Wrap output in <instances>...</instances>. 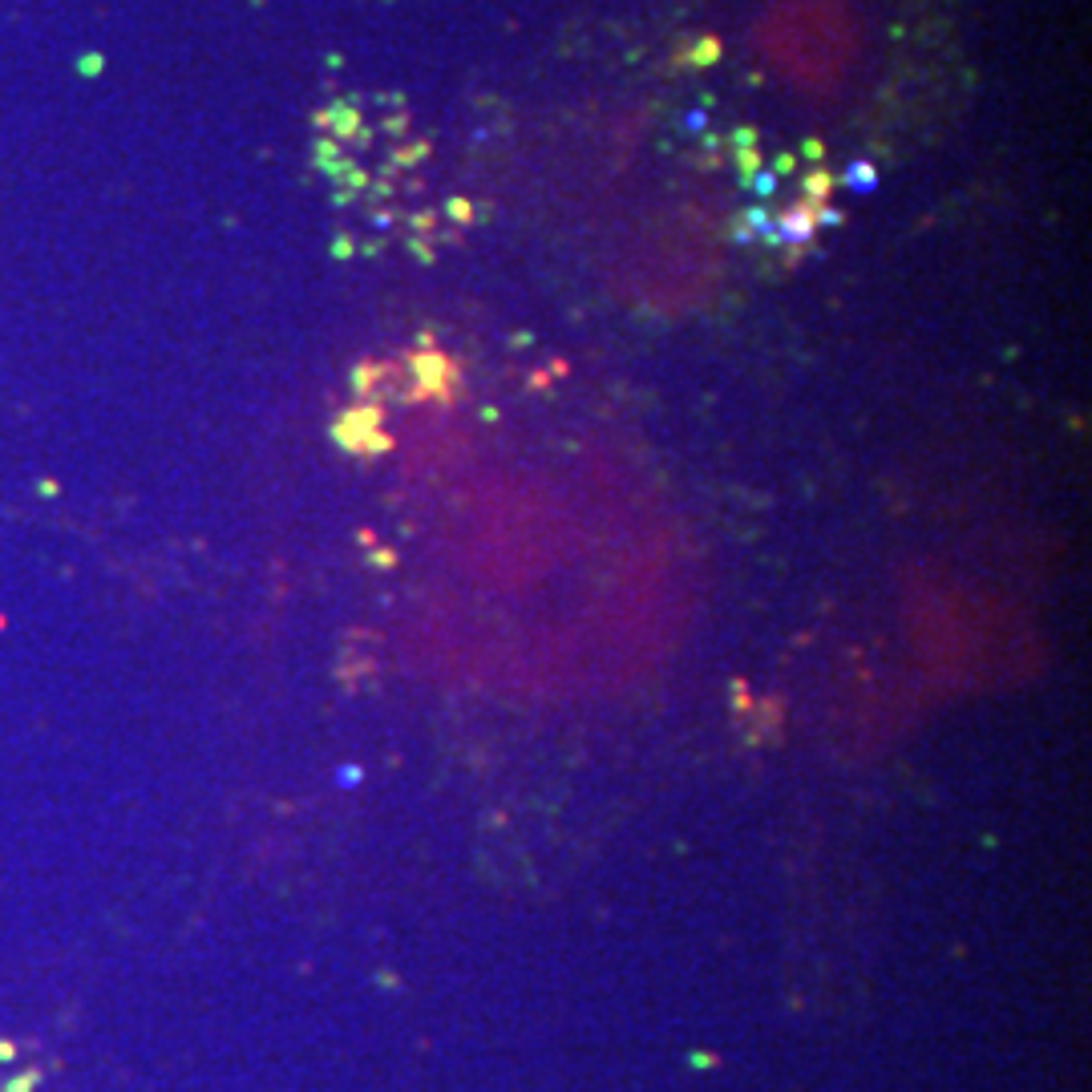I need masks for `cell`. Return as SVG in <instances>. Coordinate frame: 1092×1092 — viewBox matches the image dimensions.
<instances>
[{
    "mask_svg": "<svg viewBox=\"0 0 1092 1092\" xmlns=\"http://www.w3.org/2000/svg\"><path fill=\"white\" fill-rule=\"evenodd\" d=\"M745 223H749V231H756L761 240L777 243V223H773V219H769V210H761V207L749 210V215H745Z\"/></svg>",
    "mask_w": 1092,
    "mask_h": 1092,
    "instance_id": "2",
    "label": "cell"
},
{
    "mask_svg": "<svg viewBox=\"0 0 1092 1092\" xmlns=\"http://www.w3.org/2000/svg\"><path fill=\"white\" fill-rule=\"evenodd\" d=\"M846 182H850V191L870 194L874 187H878V175H874V166H870V162H854L850 170H846Z\"/></svg>",
    "mask_w": 1092,
    "mask_h": 1092,
    "instance_id": "1",
    "label": "cell"
},
{
    "mask_svg": "<svg viewBox=\"0 0 1092 1092\" xmlns=\"http://www.w3.org/2000/svg\"><path fill=\"white\" fill-rule=\"evenodd\" d=\"M680 122H684V129H688V134H700V129L708 126V113L705 110H688L684 118H680Z\"/></svg>",
    "mask_w": 1092,
    "mask_h": 1092,
    "instance_id": "4",
    "label": "cell"
},
{
    "mask_svg": "<svg viewBox=\"0 0 1092 1092\" xmlns=\"http://www.w3.org/2000/svg\"><path fill=\"white\" fill-rule=\"evenodd\" d=\"M842 223V215L834 207H821V227H837Z\"/></svg>",
    "mask_w": 1092,
    "mask_h": 1092,
    "instance_id": "5",
    "label": "cell"
},
{
    "mask_svg": "<svg viewBox=\"0 0 1092 1092\" xmlns=\"http://www.w3.org/2000/svg\"><path fill=\"white\" fill-rule=\"evenodd\" d=\"M753 191L761 194V199H769V194L777 191V175H773V170H753Z\"/></svg>",
    "mask_w": 1092,
    "mask_h": 1092,
    "instance_id": "3",
    "label": "cell"
}]
</instances>
